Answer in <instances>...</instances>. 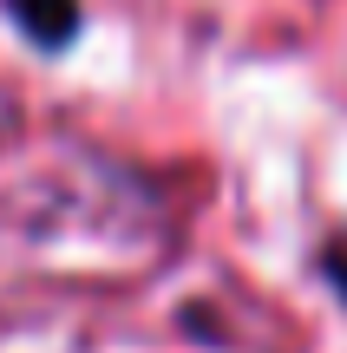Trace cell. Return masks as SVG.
I'll return each instance as SVG.
<instances>
[{"label":"cell","instance_id":"obj_1","mask_svg":"<svg viewBox=\"0 0 347 353\" xmlns=\"http://www.w3.org/2000/svg\"><path fill=\"white\" fill-rule=\"evenodd\" d=\"M0 13H7V26L33 52H46V59L72 52L79 33H86V0H0Z\"/></svg>","mask_w":347,"mask_h":353},{"label":"cell","instance_id":"obj_2","mask_svg":"<svg viewBox=\"0 0 347 353\" xmlns=\"http://www.w3.org/2000/svg\"><path fill=\"white\" fill-rule=\"evenodd\" d=\"M315 281L347 307V229H328V236L315 242Z\"/></svg>","mask_w":347,"mask_h":353}]
</instances>
